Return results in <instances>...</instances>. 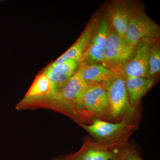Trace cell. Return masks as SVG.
Returning a JSON list of instances; mask_svg holds the SVG:
<instances>
[{"instance_id":"obj_16","label":"cell","mask_w":160,"mask_h":160,"mask_svg":"<svg viewBox=\"0 0 160 160\" xmlns=\"http://www.w3.org/2000/svg\"><path fill=\"white\" fill-rule=\"evenodd\" d=\"M149 78H153L160 71V48L159 43L149 45L148 57Z\"/></svg>"},{"instance_id":"obj_7","label":"cell","mask_w":160,"mask_h":160,"mask_svg":"<svg viewBox=\"0 0 160 160\" xmlns=\"http://www.w3.org/2000/svg\"><path fill=\"white\" fill-rule=\"evenodd\" d=\"M109 25V19L107 18H103L99 22L89 47L79 65L86 66L95 63H102L103 59V51L110 27Z\"/></svg>"},{"instance_id":"obj_9","label":"cell","mask_w":160,"mask_h":160,"mask_svg":"<svg viewBox=\"0 0 160 160\" xmlns=\"http://www.w3.org/2000/svg\"><path fill=\"white\" fill-rule=\"evenodd\" d=\"M115 151L87 139L78 151L71 154L58 157L53 160H112Z\"/></svg>"},{"instance_id":"obj_17","label":"cell","mask_w":160,"mask_h":160,"mask_svg":"<svg viewBox=\"0 0 160 160\" xmlns=\"http://www.w3.org/2000/svg\"><path fill=\"white\" fill-rule=\"evenodd\" d=\"M114 158L116 160H144L137 150L129 144L115 150Z\"/></svg>"},{"instance_id":"obj_12","label":"cell","mask_w":160,"mask_h":160,"mask_svg":"<svg viewBox=\"0 0 160 160\" xmlns=\"http://www.w3.org/2000/svg\"><path fill=\"white\" fill-rule=\"evenodd\" d=\"M97 25L95 20L90 22L76 42L52 64L56 65L69 59L75 60L80 63L89 47Z\"/></svg>"},{"instance_id":"obj_15","label":"cell","mask_w":160,"mask_h":160,"mask_svg":"<svg viewBox=\"0 0 160 160\" xmlns=\"http://www.w3.org/2000/svg\"><path fill=\"white\" fill-rule=\"evenodd\" d=\"M52 86L47 76L42 72L37 76L25 97L20 103H26L32 100L37 99L51 95Z\"/></svg>"},{"instance_id":"obj_14","label":"cell","mask_w":160,"mask_h":160,"mask_svg":"<svg viewBox=\"0 0 160 160\" xmlns=\"http://www.w3.org/2000/svg\"><path fill=\"white\" fill-rule=\"evenodd\" d=\"M78 70L83 80L88 85L102 83L112 79L118 75L101 63L86 66L79 65Z\"/></svg>"},{"instance_id":"obj_1","label":"cell","mask_w":160,"mask_h":160,"mask_svg":"<svg viewBox=\"0 0 160 160\" xmlns=\"http://www.w3.org/2000/svg\"><path fill=\"white\" fill-rule=\"evenodd\" d=\"M139 121L123 119L117 122L96 120L88 125L81 126L93 140L112 151L128 144V140L139 126Z\"/></svg>"},{"instance_id":"obj_3","label":"cell","mask_w":160,"mask_h":160,"mask_svg":"<svg viewBox=\"0 0 160 160\" xmlns=\"http://www.w3.org/2000/svg\"><path fill=\"white\" fill-rule=\"evenodd\" d=\"M101 84L108 96L110 122H117L123 119L140 121L139 109L132 107L129 103L123 77L118 75Z\"/></svg>"},{"instance_id":"obj_10","label":"cell","mask_w":160,"mask_h":160,"mask_svg":"<svg viewBox=\"0 0 160 160\" xmlns=\"http://www.w3.org/2000/svg\"><path fill=\"white\" fill-rule=\"evenodd\" d=\"M149 46L144 42L140 43L137 46L135 53L123 68L120 75L124 78L133 77L149 78Z\"/></svg>"},{"instance_id":"obj_2","label":"cell","mask_w":160,"mask_h":160,"mask_svg":"<svg viewBox=\"0 0 160 160\" xmlns=\"http://www.w3.org/2000/svg\"><path fill=\"white\" fill-rule=\"evenodd\" d=\"M88 86L77 70L59 92L52 96L38 99L34 103L50 101L52 106L55 109L68 116L81 125L82 122L80 112V104Z\"/></svg>"},{"instance_id":"obj_4","label":"cell","mask_w":160,"mask_h":160,"mask_svg":"<svg viewBox=\"0 0 160 160\" xmlns=\"http://www.w3.org/2000/svg\"><path fill=\"white\" fill-rule=\"evenodd\" d=\"M82 125L96 120L110 122L107 92L101 83L88 85L80 106Z\"/></svg>"},{"instance_id":"obj_18","label":"cell","mask_w":160,"mask_h":160,"mask_svg":"<svg viewBox=\"0 0 160 160\" xmlns=\"http://www.w3.org/2000/svg\"><path fill=\"white\" fill-rule=\"evenodd\" d=\"M112 160H116L114 158H113V159H112Z\"/></svg>"},{"instance_id":"obj_11","label":"cell","mask_w":160,"mask_h":160,"mask_svg":"<svg viewBox=\"0 0 160 160\" xmlns=\"http://www.w3.org/2000/svg\"><path fill=\"white\" fill-rule=\"evenodd\" d=\"M136 6L126 1H118L109 5V23L120 36L124 38L132 12Z\"/></svg>"},{"instance_id":"obj_5","label":"cell","mask_w":160,"mask_h":160,"mask_svg":"<svg viewBox=\"0 0 160 160\" xmlns=\"http://www.w3.org/2000/svg\"><path fill=\"white\" fill-rule=\"evenodd\" d=\"M136 49L137 46L130 45L110 26L103 51L102 64L120 75Z\"/></svg>"},{"instance_id":"obj_13","label":"cell","mask_w":160,"mask_h":160,"mask_svg":"<svg viewBox=\"0 0 160 160\" xmlns=\"http://www.w3.org/2000/svg\"><path fill=\"white\" fill-rule=\"evenodd\" d=\"M124 79L129 103L134 108H138L142 98L153 86L154 79L139 77Z\"/></svg>"},{"instance_id":"obj_8","label":"cell","mask_w":160,"mask_h":160,"mask_svg":"<svg viewBox=\"0 0 160 160\" xmlns=\"http://www.w3.org/2000/svg\"><path fill=\"white\" fill-rule=\"evenodd\" d=\"M79 65V63L76 60L69 59L56 65L51 63L44 69L43 72L49 78L52 86V93L49 96L61 91L77 71Z\"/></svg>"},{"instance_id":"obj_6","label":"cell","mask_w":160,"mask_h":160,"mask_svg":"<svg viewBox=\"0 0 160 160\" xmlns=\"http://www.w3.org/2000/svg\"><path fill=\"white\" fill-rule=\"evenodd\" d=\"M160 35L157 23L136 6L125 32V39L132 46L142 42L152 45L159 43Z\"/></svg>"}]
</instances>
